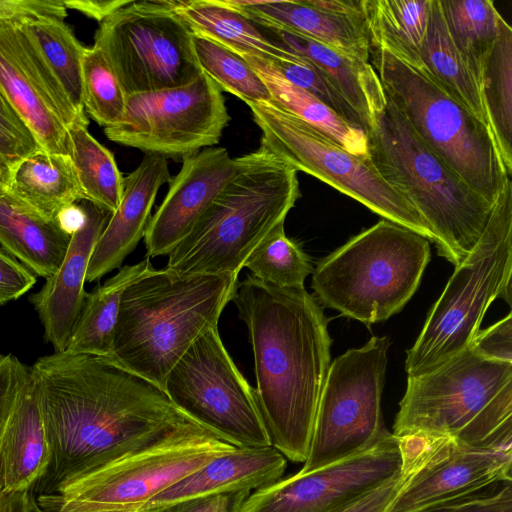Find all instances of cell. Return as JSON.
<instances>
[{"instance_id":"836d02e7","label":"cell","mask_w":512,"mask_h":512,"mask_svg":"<svg viewBox=\"0 0 512 512\" xmlns=\"http://www.w3.org/2000/svg\"><path fill=\"white\" fill-rule=\"evenodd\" d=\"M20 20L75 112L85 115L82 62L87 47L76 38L64 20L55 18Z\"/></svg>"},{"instance_id":"7dc6e473","label":"cell","mask_w":512,"mask_h":512,"mask_svg":"<svg viewBox=\"0 0 512 512\" xmlns=\"http://www.w3.org/2000/svg\"><path fill=\"white\" fill-rule=\"evenodd\" d=\"M250 492L214 495L141 512H237Z\"/></svg>"},{"instance_id":"30bf717a","label":"cell","mask_w":512,"mask_h":512,"mask_svg":"<svg viewBox=\"0 0 512 512\" xmlns=\"http://www.w3.org/2000/svg\"><path fill=\"white\" fill-rule=\"evenodd\" d=\"M235 446L191 424L37 496L49 512H141L157 494Z\"/></svg>"},{"instance_id":"bcb514c9","label":"cell","mask_w":512,"mask_h":512,"mask_svg":"<svg viewBox=\"0 0 512 512\" xmlns=\"http://www.w3.org/2000/svg\"><path fill=\"white\" fill-rule=\"evenodd\" d=\"M67 8L63 0H0V21L23 18L64 20Z\"/></svg>"},{"instance_id":"6da1fadb","label":"cell","mask_w":512,"mask_h":512,"mask_svg":"<svg viewBox=\"0 0 512 512\" xmlns=\"http://www.w3.org/2000/svg\"><path fill=\"white\" fill-rule=\"evenodd\" d=\"M52 459L38 496L173 431L199 424L162 387L110 357L42 356L30 367Z\"/></svg>"},{"instance_id":"9c48e42d","label":"cell","mask_w":512,"mask_h":512,"mask_svg":"<svg viewBox=\"0 0 512 512\" xmlns=\"http://www.w3.org/2000/svg\"><path fill=\"white\" fill-rule=\"evenodd\" d=\"M370 60L385 94L415 133L468 186L494 203L510 175L490 128L389 51L372 48Z\"/></svg>"},{"instance_id":"ac0fdd59","label":"cell","mask_w":512,"mask_h":512,"mask_svg":"<svg viewBox=\"0 0 512 512\" xmlns=\"http://www.w3.org/2000/svg\"><path fill=\"white\" fill-rule=\"evenodd\" d=\"M0 90L43 150L69 155L75 112L21 20L0 21Z\"/></svg>"},{"instance_id":"b9f144b4","label":"cell","mask_w":512,"mask_h":512,"mask_svg":"<svg viewBox=\"0 0 512 512\" xmlns=\"http://www.w3.org/2000/svg\"><path fill=\"white\" fill-rule=\"evenodd\" d=\"M415 512H512V479H504Z\"/></svg>"},{"instance_id":"f6af8a7d","label":"cell","mask_w":512,"mask_h":512,"mask_svg":"<svg viewBox=\"0 0 512 512\" xmlns=\"http://www.w3.org/2000/svg\"><path fill=\"white\" fill-rule=\"evenodd\" d=\"M35 283V274L0 248V306L19 299L30 291Z\"/></svg>"},{"instance_id":"484cf974","label":"cell","mask_w":512,"mask_h":512,"mask_svg":"<svg viewBox=\"0 0 512 512\" xmlns=\"http://www.w3.org/2000/svg\"><path fill=\"white\" fill-rule=\"evenodd\" d=\"M173 6L193 35L209 38L241 56L270 61L295 56L228 0H173Z\"/></svg>"},{"instance_id":"f35d334b","label":"cell","mask_w":512,"mask_h":512,"mask_svg":"<svg viewBox=\"0 0 512 512\" xmlns=\"http://www.w3.org/2000/svg\"><path fill=\"white\" fill-rule=\"evenodd\" d=\"M82 78L84 110L104 128L119 123L128 96L105 56L95 46L86 48Z\"/></svg>"},{"instance_id":"681fc988","label":"cell","mask_w":512,"mask_h":512,"mask_svg":"<svg viewBox=\"0 0 512 512\" xmlns=\"http://www.w3.org/2000/svg\"><path fill=\"white\" fill-rule=\"evenodd\" d=\"M67 9L77 10L99 23L118 9L127 5V0H63Z\"/></svg>"},{"instance_id":"5b68a950","label":"cell","mask_w":512,"mask_h":512,"mask_svg":"<svg viewBox=\"0 0 512 512\" xmlns=\"http://www.w3.org/2000/svg\"><path fill=\"white\" fill-rule=\"evenodd\" d=\"M385 96V106L365 133L369 159L421 216L434 236L438 254L456 267L479 241L494 203L453 172Z\"/></svg>"},{"instance_id":"f1b7e54d","label":"cell","mask_w":512,"mask_h":512,"mask_svg":"<svg viewBox=\"0 0 512 512\" xmlns=\"http://www.w3.org/2000/svg\"><path fill=\"white\" fill-rule=\"evenodd\" d=\"M432 0H363V17L372 48L389 51L421 71L420 46Z\"/></svg>"},{"instance_id":"7a4b0ae2","label":"cell","mask_w":512,"mask_h":512,"mask_svg":"<svg viewBox=\"0 0 512 512\" xmlns=\"http://www.w3.org/2000/svg\"><path fill=\"white\" fill-rule=\"evenodd\" d=\"M232 301L248 328L271 446L304 463L330 366L327 319L304 287L279 288L251 275L238 282Z\"/></svg>"},{"instance_id":"74e56055","label":"cell","mask_w":512,"mask_h":512,"mask_svg":"<svg viewBox=\"0 0 512 512\" xmlns=\"http://www.w3.org/2000/svg\"><path fill=\"white\" fill-rule=\"evenodd\" d=\"M244 267L254 278L279 288H303L305 279L313 272L301 245L286 236L284 223L257 245Z\"/></svg>"},{"instance_id":"ba28073f","label":"cell","mask_w":512,"mask_h":512,"mask_svg":"<svg viewBox=\"0 0 512 512\" xmlns=\"http://www.w3.org/2000/svg\"><path fill=\"white\" fill-rule=\"evenodd\" d=\"M512 182L497 196L485 229L467 258L455 267L428 313L414 345L407 350L408 376L423 374L472 343L490 304H511Z\"/></svg>"},{"instance_id":"e575fe53","label":"cell","mask_w":512,"mask_h":512,"mask_svg":"<svg viewBox=\"0 0 512 512\" xmlns=\"http://www.w3.org/2000/svg\"><path fill=\"white\" fill-rule=\"evenodd\" d=\"M439 6L457 52L479 84L484 60L497 36L502 16L491 0H439Z\"/></svg>"},{"instance_id":"7402d4cb","label":"cell","mask_w":512,"mask_h":512,"mask_svg":"<svg viewBox=\"0 0 512 512\" xmlns=\"http://www.w3.org/2000/svg\"><path fill=\"white\" fill-rule=\"evenodd\" d=\"M286 458L272 446L221 454L154 496L142 510L235 492H252L282 478Z\"/></svg>"},{"instance_id":"816d5d0a","label":"cell","mask_w":512,"mask_h":512,"mask_svg":"<svg viewBox=\"0 0 512 512\" xmlns=\"http://www.w3.org/2000/svg\"><path fill=\"white\" fill-rule=\"evenodd\" d=\"M32 490L5 492L0 490V512H29Z\"/></svg>"},{"instance_id":"d590c367","label":"cell","mask_w":512,"mask_h":512,"mask_svg":"<svg viewBox=\"0 0 512 512\" xmlns=\"http://www.w3.org/2000/svg\"><path fill=\"white\" fill-rule=\"evenodd\" d=\"M88 124L78 121L68 129L70 157L85 199L112 214L121 201L124 177L113 154L88 132Z\"/></svg>"},{"instance_id":"52a82bcc","label":"cell","mask_w":512,"mask_h":512,"mask_svg":"<svg viewBox=\"0 0 512 512\" xmlns=\"http://www.w3.org/2000/svg\"><path fill=\"white\" fill-rule=\"evenodd\" d=\"M430 260V241L383 219L322 258L312 272L318 301L366 325L400 312Z\"/></svg>"},{"instance_id":"d4e9b609","label":"cell","mask_w":512,"mask_h":512,"mask_svg":"<svg viewBox=\"0 0 512 512\" xmlns=\"http://www.w3.org/2000/svg\"><path fill=\"white\" fill-rule=\"evenodd\" d=\"M286 49L314 63L336 86L369 129L374 115L383 109L386 96L370 62L346 55L306 36L277 28H264Z\"/></svg>"},{"instance_id":"44dd1931","label":"cell","mask_w":512,"mask_h":512,"mask_svg":"<svg viewBox=\"0 0 512 512\" xmlns=\"http://www.w3.org/2000/svg\"><path fill=\"white\" fill-rule=\"evenodd\" d=\"M170 180L166 158L152 154H146L138 167L123 178L120 204L94 246L86 282L98 281L122 265L144 237L156 195Z\"/></svg>"},{"instance_id":"603a6c76","label":"cell","mask_w":512,"mask_h":512,"mask_svg":"<svg viewBox=\"0 0 512 512\" xmlns=\"http://www.w3.org/2000/svg\"><path fill=\"white\" fill-rule=\"evenodd\" d=\"M52 459L36 384L30 367L11 409L2 443L1 491L32 490Z\"/></svg>"},{"instance_id":"cb8c5ba5","label":"cell","mask_w":512,"mask_h":512,"mask_svg":"<svg viewBox=\"0 0 512 512\" xmlns=\"http://www.w3.org/2000/svg\"><path fill=\"white\" fill-rule=\"evenodd\" d=\"M228 1L261 27L297 33L370 62L371 46L363 16L325 12L307 0Z\"/></svg>"},{"instance_id":"8992f818","label":"cell","mask_w":512,"mask_h":512,"mask_svg":"<svg viewBox=\"0 0 512 512\" xmlns=\"http://www.w3.org/2000/svg\"><path fill=\"white\" fill-rule=\"evenodd\" d=\"M392 434L512 444V363L485 359L468 346L423 374L407 376Z\"/></svg>"},{"instance_id":"f546056e","label":"cell","mask_w":512,"mask_h":512,"mask_svg":"<svg viewBox=\"0 0 512 512\" xmlns=\"http://www.w3.org/2000/svg\"><path fill=\"white\" fill-rule=\"evenodd\" d=\"M420 59L423 65L421 72L488 126L478 84L449 36L439 0L431 1L428 26L420 46Z\"/></svg>"},{"instance_id":"4dcf8cb0","label":"cell","mask_w":512,"mask_h":512,"mask_svg":"<svg viewBox=\"0 0 512 512\" xmlns=\"http://www.w3.org/2000/svg\"><path fill=\"white\" fill-rule=\"evenodd\" d=\"M151 267L148 258L126 265L87 293L65 352L110 357L123 291Z\"/></svg>"},{"instance_id":"e0dca14e","label":"cell","mask_w":512,"mask_h":512,"mask_svg":"<svg viewBox=\"0 0 512 512\" xmlns=\"http://www.w3.org/2000/svg\"><path fill=\"white\" fill-rule=\"evenodd\" d=\"M402 466L401 443L391 433L363 452L250 492L237 512H343Z\"/></svg>"},{"instance_id":"ffe728a7","label":"cell","mask_w":512,"mask_h":512,"mask_svg":"<svg viewBox=\"0 0 512 512\" xmlns=\"http://www.w3.org/2000/svg\"><path fill=\"white\" fill-rule=\"evenodd\" d=\"M86 213L82 228L75 232L56 272L45 279L29 300L44 329V339L55 352L65 351L83 308L89 260L111 213L89 200L78 201Z\"/></svg>"},{"instance_id":"60d3db41","label":"cell","mask_w":512,"mask_h":512,"mask_svg":"<svg viewBox=\"0 0 512 512\" xmlns=\"http://www.w3.org/2000/svg\"><path fill=\"white\" fill-rule=\"evenodd\" d=\"M40 150L34 133L0 90V187L8 190L18 164Z\"/></svg>"},{"instance_id":"8fae6325","label":"cell","mask_w":512,"mask_h":512,"mask_svg":"<svg viewBox=\"0 0 512 512\" xmlns=\"http://www.w3.org/2000/svg\"><path fill=\"white\" fill-rule=\"evenodd\" d=\"M248 106L262 132L260 147L297 172L320 179L384 219L434 242L431 230L418 212L379 175L369 156L350 153L333 138L271 100Z\"/></svg>"},{"instance_id":"d6a6232c","label":"cell","mask_w":512,"mask_h":512,"mask_svg":"<svg viewBox=\"0 0 512 512\" xmlns=\"http://www.w3.org/2000/svg\"><path fill=\"white\" fill-rule=\"evenodd\" d=\"M242 57L265 83L271 101L321 130L350 153L368 156L367 138L363 130L345 121L306 90L289 82L268 60L252 56Z\"/></svg>"},{"instance_id":"4fadbf2b","label":"cell","mask_w":512,"mask_h":512,"mask_svg":"<svg viewBox=\"0 0 512 512\" xmlns=\"http://www.w3.org/2000/svg\"><path fill=\"white\" fill-rule=\"evenodd\" d=\"M93 46L101 50L127 96L183 86L203 72L193 33L173 1H130L99 23Z\"/></svg>"},{"instance_id":"8d00e7d4","label":"cell","mask_w":512,"mask_h":512,"mask_svg":"<svg viewBox=\"0 0 512 512\" xmlns=\"http://www.w3.org/2000/svg\"><path fill=\"white\" fill-rule=\"evenodd\" d=\"M193 47L201 70L221 89L247 105L270 101L263 80L239 54L209 38L193 35Z\"/></svg>"},{"instance_id":"d6986e66","label":"cell","mask_w":512,"mask_h":512,"mask_svg":"<svg viewBox=\"0 0 512 512\" xmlns=\"http://www.w3.org/2000/svg\"><path fill=\"white\" fill-rule=\"evenodd\" d=\"M236 158L223 147H208L182 158L168 192L148 223L147 256L169 255L185 238L234 175Z\"/></svg>"},{"instance_id":"1f68e13d","label":"cell","mask_w":512,"mask_h":512,"mask_svg":"<svg viewBox=\"0 0 512 512\" xmlns=\"http://www.w3.org/2000/svg\"><path fill=\"white\" fill-rule=\"evenodd\" d=\"M479 90L488 126L507 173L512 174V28L502 17L484 60Z\"/></svg>"},{"instance_id":"ab89813d","label":"cell","mask_w":512,"mask_h":512,"mask_svg":"<svg viewBox=\"0 0 512 512\" xmlns=\"http://www.w3.org/2000/svg\"><path fill=\"white\" fill-rule=\"evenodd\" d=\"M268 61L289 82L306 90L345 121L365 132L363 121L358 113L314 63L296 53L289 60Z\"/></svg>"},{"instance_id":"5bb4252c","label":"cell","mask_w":512,"mask_h":512,"mask_svg":"<svg viewBox=\"0 0 512 512\" xmlns=\"http://www.w3.org/2000/svg\"><path fill=\"white\" fill-rule=\"evenodd\" d=\"M163 389L177 408L231 445L271 446L255 389L227 352L218 327L193 342L167 374Z\"/></svg>"},{"instance_id":"f907efd6","label":"cell","mask_w":512,"mask_h":512,"mask_svg":"<svg viewBox=\"0 0 512 512\" xmlns=\"http://www.w3.org/2000/svg\"><path fill=\"white\" fill-rule=\"evenodd\" d=\"M85 221V210L78 202L62 209L56 217L60 229L69 236L82 228Z\"/></svg>"},{"instance_id":"3957f363","label":"cell","mask_w":512,"mask_h":512,"mask_svg":"<svg viewBox=\"0 0 512 512\" xmlns=\"http://www.w3.org/2000/svg\"><path fill=\"white\" fill-rule=\"evenodd\" d=\"M238 282L235 274L181 276L149 268L123 291L110 358L163 388L193 342L218 327Z\"/></svg>"},{"instance_id":"c3c4849f","label":"cell","mask_w":512,"mask_h":512,"mask_svg":"<svg viewBox=\"0 0 512 512\" xmlns=\"http://www.w3.org/2000/svg\"><path fill=\"white\" fill-rule=\"evenodd\" d=\"M402 482V470L343 512H387Z\"/></svg>"},{"instance_id":"4316f807","label":"cell","mask_w":512,"mask_h":512,"mask_svg":"<svg viewBox=\"0 0 512 512\" xmlns=\"http://www.w3.org/2000/svg\"><path fill=\"white\" fill-rule=\"evenodd\" d=\"M71 236L0 187V245L35 275L48 278L60 266Z\"/></svg>"},{"instance_id":"7bdbcfd3","label":"cell","mask_w":512,"mask_h":512,"mask_svg":"<svg viewBox=\"0 0 512 512\" xmlns=\"http://www.w3.org/2000/svg\"><path fill=\"white\" fill-rule=\"evenodd\" d=\"M28 369L16 356L0 354V460L7 421Z\"/></svg>"},{"instance_id":"ee69618b","label":"cell","mask_w":512,"mask_h":512,"mask_svg":"<svg viewBox=\"0 0 512 512\" xmlns=\"http://www.w3.org/2000/svg\"><path fill=\"white\" fill-rule=\"evenodd\" d=\"M479 356L494 361L512 363V315L479 330L470 344Z\"/></svg>"},{"instance_id":"f5cc1de1","label":"cell","mask_w":512,"mask_h":512,"mask_svg":"<svg viewBox=\"0 0 512 512\" xmlns=\"http://www.w3.org/2000/svg\"><path fill=\"white\" fill-rule=\"evenodd\" d=\"M29 512H49L43 509L36 501L35 495L33 494L30 502Z\"/></svg>"},{"instance_id":"2e32d148","label":"cell","mask_w":512,"mask_h":512,"mask_svg":"<svg viewBox=\"0 0 512 512\" xmlns=\"http://www.w3.org/2000/svg\"><path fill=\"white\" fill-rule=\"evenodd\" d=\"M398 439L403 451L402 482L387 512H415L512 479V444L476 445L453 437Z\"/></svg>"},{"instance_id":"83f0119b","label":"cell","mask_w":512,"mask_h":512,"mask_svg":"<svg viewBox=\"0 0 512 512\" xmlns=\"http://www.w3.org/2000/svg\"><path fill=\"white\" fill-rule=\"evenodd\" d=\"M7 191L46 221H55L62 209L85 199L71 157L45 150L18 164Z\"/></svg>"},{"instance_id":"9a60e30c","label":"cell","mask_w":512,"mask_h":512,"mask_svg":"<svg viewBox=\"0 0 512 512\" xmlns=\"http://www.w3.org/2000/svg\"><path fill=\"white\" fill-rule=\"evenodd\" d=\"M230 120L218 85L204 72L179 87L128 95L106 137L146 154L183 158L217 144Z\"/></svg>"},{"instance_id":"277c9868","label":"cell","mask_w":512,"mask_h":512,"mask_svg":"<svg viewBox=\"0 0 512 512\" xmlns=\"http://www.w3.org/2000/svg\"><path fill=\"white\" fill-rule=\"evenodd\" d=\"M237 168L165 269L181 276L238 275L257 245L300 197L297 171L262 147L237 157Z\"/></svg>"},{"instance_id":"7c38bea8","label":"cell","mask_w":512,"mask_h":512,"mask_svg":"<svg viewBox=\"0 0 512 512\" xmlns=\"http://www.w3.org/2000/svg\"><path fill=\"white\" fill-rule=\"evenodd\" d=\"M389 346L388 337L373 336L330 363L300 472L341 461L391 435L381 411Z\"/></svg>"}]
</instances>
